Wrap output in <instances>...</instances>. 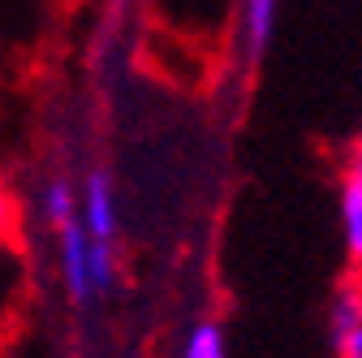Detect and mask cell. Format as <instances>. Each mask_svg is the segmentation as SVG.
I'll return each instance as SVG.
<instances>
[{"instance_id": "cell-11", "label": "cell", "mask_w": 362, "mask_h": 358, "mask_svg": "<svg viewBox=\"0 0 362 358\" xmlns=\"http://www.w3.org/2000/svg\"><path fill=\"white\" fill-rule=\"evenodd\" d=\"M354 147H362V125H358V143H354Z\"/></svg>"}, {"instance_id": "cell-1", "label": "cell", "mask_w": 362, "mask_h": 358, "mask_svg": "<svg viewBox=\"0 0 362 358\" xmlns=\"http://www.w3.org/2000/svg\"><path fill=\"white\" fill-rule=\"evenodd\" d=\"M39 220L48 229L52 242V263H57V281L61 294L74 306L95 302V277H90V238L82 229L78 216V182L65 173H52L39 186Z\"/></svg>"}, {"instance_id": "cell-9", "label": "cell", "mask_w": 362, "mask_h": 358, "mask_svg": "<svg viewBox=\"0 0 362 358\" xmlns=\"http://www.w3.org/2000/svg\"><path fill=\"white\" fill-rule=\"evenodd\" d=\"M332 350H337V358H362V316L354 320V328L341 341H332Z\"/></svg>"}, {"instance_id": "cell-8", "label": "cell", "mask_w": 362, "mask_h": 358, "mask_svg": "<svg viewBox=\"0 0 362 358\" xmlns=\"http://www.w3.org/2000/svg\"><path fill=\"white\" fill-rule=\"evenodd\" d=\"M18 225H22V203L9 186V177L0 173V233H18Z\"/></svg>"}, {"instance_id": "cell-5", "label": "cell", "mask_w": 362, "mask_h": 358, "mask_svg": "<svg viewBox=\"0 0 362 358\" xmlns=\"http://www.w3.org/2000/svg\"><path fill=\"white\" fill-rule=\"evenodd\" d=\"M281 0H238V48L250 65H259L276 39Z\"/></svg>"}, {"instance_id": "cell-2", "label": "cell", "mask_w": 362, "mask_h": 358, "mask_svg": "<svg viewBox=\"0 0 362 358\" xmlns=\"http://www.w3.org/2000/svg\"><path fill=\"white\" fill-rule=\"evenodd\" d=\"M78 216L90 238V277L95 298H104L117 285V242H121V199L108 168H86L78 182Z\"/></svg>"}, {"instance_id": "cell-3", "label": "cell", "mask_w": 362, "mask_h": 358, "mask_svg": "<svg viewBox=\"0 0 362 358\" xmlns=\"http://www.w3.org/2000/svg\"><path fill=\"white\" fill-rule=\"evenodd\" d=\"M30 298V263L18 233H0V333H9Z\"/></svg>"}, {"instance_id": "cell-7", "label": "cell", "mask_w": 362, "mask_h": 358, "mask_svg": "<svg viewBox=\"0 0 362 358\" xmlns=\"http://www.w3.org/2000/svg\"><path fill=\"white\" fill-rule=\"evenodd\" d=\"M358 316H362V277L349 272V281H341V285L332 289V302H328V337L341 341V337L354 328Z\"/></svg>"}, {"instance_id": "cell-4", "label": "cell", "mask_w": 362, "mask_h": 358, "mask_svg": "<svg viewBox=\"0 0 362 358\" xmlns=\"http://www.w3.org/2000/svg\"><path fill=\"white\" fill-rule=\"evenodd\" d=\"M337 216H341V250L345 267L362 277V168L345 164L337 182Z\"/></svg>"}, {"instance_id": "cell-6", "label": "cell", "mask_w": 362, "mask_h": 358, "mask_svg": "<svg viewBox=\"0 0 362 358\" xmlns=\"http://www.w3.org/2000/svg\"><path fill=\"white\" fill-rule=\"evenodd\" d=\"M177 358H229V333H224V324L211 316L194 320L177 345Z\"/></svg>"}, {"instance_id": "cell-10", "label": "cell", "mask_w": 362, "mask_h": 358, "mask_svg": "<svg viewBox=\"0 0 362 358\" xmlns=\"http://www.w3.org/2000/svg\"><path fill=\"white\" fill-rule=\"evenodd\" d=\"M349 164H358V168H362V147H354V156H349Z\"/></svg>"}]
</instances>
